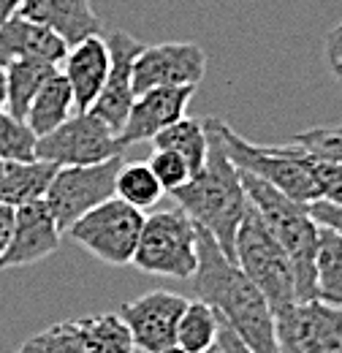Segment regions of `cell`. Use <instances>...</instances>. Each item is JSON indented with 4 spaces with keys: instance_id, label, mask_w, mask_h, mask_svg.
I'll list each match as a JSON object with an SVG mask.
<instances>
[{
    "instance_id": "f546056e",
    "label": "cell",
    "mask_w": 342,
    "mask_h": 353,
    "mask_svg": "<svg viewBox=\"0 0 342 353\" xmlns=\"http://www.w3.org/2000/svg\"><path fill=\"white\" fill-rule=\"evenodd\" d=\"M41 348L43 353H85L82 337L74 326V321H60L41 332Z\"/></svg>"
},
{
    "instance_id": "8d00e7d4",
    "label": "cell",
    "mask_w": 342,
    "mask_h": 353,
    "mask_svg": "<svg viewBox=\"0 0 342 353\" xmlns=\"http://www.w3.org/2000/svg\"><path fill=\"white\" fill-rule=\"evenodd\" d=\"M14 353H43V348H41V334H33V337H28L19 348Z\"/></svg>"
},
{
    "instance_id": "4fadbf2b",
    "label": "cell",
    "mask_w": 342,
    "mask_h": 353,
    "mask_svg": "<svg viewBox=\"0 0 342 353\" xmlns=\"http://www.w3.org/2000/svg\"><path fill=\"white\" fill-rule=\"evenodd\" d=\"M109 44V54H112V68L106 77V85L101 90L98 101L92 103V114H98L112 131L120 136L128 112L136 101L133 92V63L141 54L144 44L136 41L133 36H128L125 30H112L109 36H103Z\"/></svg>"
},
{
    "instance_id": "8fae6325",
    "label": "cell",
    "mask_w": 342,
    "mask_h": 353,
    "mask_svg": "<svg viewBox=\"0 0 342 353\" xmlns=\"http://www.w3.org/2000/svg\"><path fill=\"white\" fill-rule=\"evenodd\" d=\"M207 74V54L193 41L144 46L133 63V92L158 88H199Z\"/></svg>"
},
{
    "instance_id": "7c38bea8",
    "label": "cell",
    "mask_w": 342,
    "mask_h": 353,
    "mask_svg": "<svg viewBox=\"0 0 342 353\" xmlns=\"http://www.w3.org/2000/svg\"><path fill=\"white\" fill-rule=\"evenodd\" d=\"M190 299L171 291H147L144 296L120 305L117 315L128 326L133 345L144 353H158L177 345V326Z\"/></svg>"
},
{
    "instance_id": "ab89813d",
    "label": "cell",
    "mask_w": 342,
    "mask_h": 353,
    "mask_svg": "<svg viewBox=\"0 0 342 353\" xmlns=\"http://www.w3.org/2000/svg\"><path fill=\"white\" fill-rule=\"evenodd\" d=\"M158 353H185L179 345H171V348H163V351H158Z\"/></svg>"
},
{
    "instance_id": "7402d4cb",
    "label": "cell",
    "mask_w": 342,
    "mask_h": 353,
    "mask_svg": "<svg viewBox=\"0 0 342 353\" xmlns=\"http://www.w3.org/2000/svg\"><path fill=\"white\" fill-rule=\"evenodd\" d=\"M315 299L332 307H342V236L321 225L315 256Z\"/></svg>"
},
{
    "instance_id": "f35d334b",
    "label": "cell",
    "mask_w": 342,
    "mask_h": 353,
    "mask_svg": "<svg viewBox=\"0 0 342 353\" xmlns=\"http://www.w3.org/2000/svg\"><path fill=\"white\" fill-rule=\"evenodd\" d=\"M329 65H332L334 79H337V82H342V60H337V63H329Z\"/></svg>"
},
{
    "instance_id": "4316f807",
    "label": "cell",
    "mask_w": 342,
    "mask_h": 353,
    "mask_svg": "<svg viewBox=\"0 0 342 353\" xmlns=\"http://www.w3.org/2000/svg\"><path fill=\"white\" fill-rule=\"evenodd\" d=\"M36 133L22 120L0 112V161L3 163H28L36 161Z\"/></svg>"
},
{
    "instance_id": "e575fe53",
    "label": "cell",
    "mask_w": 342,
    "mask_h": 353,
    "mask_svg": "<svg viewBox=\"0 0 342 353\" xmlns=\"http://www.w3.org/2000/svg\"><path fill=\"white\" fill-rule=\"evenodd\" d=\"M11 228H14V207L0 201V256L8 245V239H11Z\"/></svg>"
},
{
    "instance_id": "1f68e13d",
    "label": "cell",
    "mask_w": 342,
    "mask_h": 353,
    "mask_svg": "<svg viewBox=\"0 0 342 353\" xmlns=\"http://www.w3.org/2000/svg\"><path fill=\"white\" fill-rule=\"evenodd\" d=\"M307 212H310V218L318 223L321 228H329V231H334V234L342 236V207L318 199V201L307 204Z\"/></svg>"
},
{
    "instance_id": "f1b7e54d",
    "label": "cell",
    "mask_w": 342,
    "mask_h": 353,
    "mask_svg": "<svg viewBox=\"0 0 342 353\" xmlns=\"http://www.w3.org/2000/svg\"><path fill=\"white\" fill-rule=\"evenodd\" d=\"M291 141L304 147L312 158L342 163V125H337V128H310L304 133H296Z\"/></svg>"
},
{
    "instance_id": "d4e9b609",
    "label": "cell",
    "mask_w": 342,
    "mask_h": 353,
    "mask_svg": "<svg viewBox=\"0 0 342 353\" xmlns=\"http://www.w3.org/2000/svg\"><path fill=\"white\" fill-rule=\"evenodd\" d=\"M114 199H120L128 207L144 212V210L155 207L163 199V188H161L158 176L152 174L147 161H130V163H123V169L117 174Z\"/></svg>"
},
{
    "instance_id": "b9f144b4",
    "label": "cell",
    "mask_w": 342,
    "mask_h": 353,
    "mask_svg": "<svg viewBox=\"0 0 342 353\" xmlns=\"http://www.w3.org/2000/svg\"><path fill=\"white\" fill-rule=\"evenodd\" d=\"M3 166H6V163H3V161H0V179H3Z\"/></svg>"
},
{
    "instance_id": "836d02e7",
    "label": "cell",
    "mask_w": 342,
    "mask_h": 353,
    "mask_svg": "<svg viewBox=\"0 0 342 353\" xmlns=\"http://www.w3.org/2000/svg\"><path fill=\"white\" fill-rule=\"evenodd\" d=\"M326 57H329V63L342 60V19L329 30V36H326Z\"/></svg>"
},
{
    "instance_id": "277c9868",
    "label": "cell",
    "mask_w": 342,
    "mask_h": 353,
    "mask_svg": "<svg viewBox=\"0 0 342 353\" xmlns=\"http://www.w3.org/2000/svg\"><path fill=\"white\" fill-rule=\"evenodd\" d=\"M242 185L250 207L258 212L272 236L283 245L294 264L296 277V302L315 299V256H318V223L310 218L307 207L288 199L277 188L256 176L242 174Z\"/></svg>"
},
{
    "instance_id": "83f0119b",
    "label": "cell",
    "mask_w": 342,
    "mask_h": 353,
    "mask_svg": "<svg viewBox=\"0 0 342 353\" xmlns=\"http://www.w3.org/2000/svg\"><path fill=\"white\" fill-rule=\"evenodd\" d=\"M147 163H150L152 174L158 176L163 193H174V190L185 188L193 179V169L177 152H169V150H155Z\"/></svg>"
},
{
    "instance_id": "d6a6232c",
    "label": "cell",
    "mask_w": 342,
    "mask_h": 353,
    "mask_svg": "<svg viewBox=\"0 0 342 353\" xmlns=\"http://www.w3.org/2000/svg\"><path fill=\"white\" fill-rule=\"evenodd\" d=\"M217 348H220V353H253L231 332V326L223 323V321H220V329H217Z\"/></svg>"
},
{
    "instance_id": "60d3db41",
    "label": "cell",
    "mask_w": 342,
    "mask_h": 353,
    "mask_svg": "<svg viewBox=\"0 0 342 353\" xmlns=\"http://www.w3.org/2000/svg\"><path fill=\"white\" fill-rule=\"evenodd\" d=\"M204 353H220V348H217V345H212L210 351H204Z\"/></svg>"
},
{
    "instance_id": "d6986e66",
    "label": "cell",
    "mask_w": 342,
    "mask_h": 353,
    "mask_svg": "<svg viewBox=\"0 0 342 353\" xmlns=\"http://www.w3.org/2000/svg\"><path fill=\"white\" fill-rule=\"evenodd\" d=\"M54 174H57V166L39 158L28 163H6L3 179H0V201L14 210L33 201H43Z\"/></svg>"
},
{
    "instance_id": "6da1fadb",
    "label": "cell",
    "mask_w": 342,
    "mask_h": 353,
    "mask_svg": "<svg viewBox=\"0 0 342 353\" xmlns=\"http://www.w3.org/2000/svg\"><path fill=\"white\" fill-rule=\"evenodd\" d=\"M199 266L190 277L199 302L210 305L223 323L250 348L253 353H280L274 312L266 296L245 277V272L223 256L210 231L199 225L196 236Z\"/></svg>"
},
{
    "instance_id": "8992f818",
    "label": "cell",
    "mask_w": 342,
    "mask_h": 353,
    "mask_svg": "<svg viewBox=\"0 0 342 353\" xmlns=\"http://www.w3.org/2000/svg\"><path fill=\"white\" fill-rule=\"evenodd\" d=\"M196 236H199V225L179 207L144 215L141 236L130 264L144 274L190 280L199 266Z\"/></svg>"
},
{
    "instance_id": "4dcf8cb0",
    "label": "cell",
    "mask_w": 342,
    "mask_h": 353,
    "mask_svg": "<svg viewBox=\"0 0 342 353\" xmlns=\"http://www.w3.org/2000/svg\"><path fill=\"white\" fill-rule=\"evenodd\" d=\"M312 169H315V179L321 188V199L342 207V163L312 158Z\"/></svg>"
},
{
    "instance_id": "52a82bcc",
    "label": "cell",
    "mask_w": 342,
    "mask_h": 353,
    "mask_svg": "<svg viewBox=\"0 0 342 353\" xmlns=\"http://www.w3.org/2000/svg\"><path fill=\"white\" fill-rule=\"evenodd\" d=\"M141 225L144 212L133 210L120 199H109L79 218L66 234L98 261L109 266H128L141 236Z\"/></svg>"
},
{
    "instance_id": "ac0fdd59",
    "label": "cell",
    "mask_w": 342,
    "mask_h": 353,
    "mask_svg": "<svg viewBox=\"0 0 342 353\" xmlns=\"http://www.w3.org/2000/svg\"><path fill=\"white\" fill-rule=\"evenodd\" d=\"M68 46L63 44L52 30L25 19L11 17L6 25H0V68L17 63V60H41L49 65L63 63Z\"/></svg>"
},
{
    "instance_id": "2e32d148",
    "label": "cell",
    "mask_w": 342,
    "mask_h": 353,
    "mask_svg": "<svg viewBox=\"0 0 342 353\" xmlns=\"http://www.w3.org/2000/svg\"><path fill=\"white\" fill-rule=\"evenodd\" d=\"M109 68H112V54H109V44L101 33L68 46V52L60 63V74L66 77L68 88L74 92L77 112L92 109V103L98 101L101 90L106 85Z\"/></svg>"
},
{
    "instance_id": "603a6c76",
    "label": "cell",
    "mask_w": 342,
    "mask_h": 353,
    "mask_svg": "<svg viewBox=\"0 0 342 353\" xmlns=\"http://www.w3.org/2000/svg\"><path fill=\"white\" fill-rule=\"evenodd\" d=\"M85 353H133V337L128 326L117 312H101V315H85L74 321Z\"/></svg>"
},
{
    "instance_id": "484cf974",
    "label": "cell",
    "mask_w": 342,
    "mask_h": 353,
    "mask_svg": "<svg viewBox=\"0 0 342 353\" xmlns=\"http://www.w3.org/2000/svg\"><path fill=\"white\" fill-rule=\"evenodd\" d=\"M217 329H220V318L210 305L193 299L188 302V307L179 318L177 326V345L185 353H204L212 345H217Z\"/></svg>"
},
{
    "instance_id": "9a60e30c",
    "label": "cell",
    "mask_w": 342,
    "mask_h": 353,
    "mask_svg": "<svg viewBox=\"0 0 342 353\" xmlns=\"http://www.w3.org/2000/svg\"><path fill=\"white\" fill-rule=\"evenodd\" d=\"M193 95H196V88H158L136 95L128 120L117 136L123 150H128L130 144L152 141L161 131L182 120Z\"/></svg>"
},
{
    "instance_id": "3957f363",
    "label": "cell",
    "mask_w": 342,
    "mask_h": 353,
    "mask_svg": "<svg viewBox=\"0 0 342 353\" xmlns=\"http://www.w3.org/2000/svg\"><path fill=\"white\" fill-rule=\"evenodd\" d=\"M207 123L220 136L231 163L242 174H250L272 188H277L280 193H285L288 199L299 201L304 207L321 199V188H318L315 169H312V155L304 147L294 144V141L263 147V144H256V141L239 136L220 117H207Z\"/></svg>"
},
{
    "instance_id": "7a4b0ae2",
    "label": "cell",
    "mask_w": 342,
    "mask_h": 353,
    "mask_svg": "<svg viewBox=\"0 0 342 353\" xmlns=\"http://www.w3.org/2000/svg\"><path fill=\"white\" fill-rule=\"evenodd\" d=\"M204 128L210 136L207 161L185 188L174 190L171 196L190 221L210 231L223 256L234 261L237 231L245 221L250 201L242 185V172L231 163L220 136L210 128L207 120H204Z\"/></svg>"
},
{
    "instance_id": "44dd1931",
    "label": "cell",
    "mask_w": 342,
    "mask_h": 353,
    "mask_svg": "<svg viewBox=\"0 0 342 353\" xmlns=\"http://www.w3.org/2000/svg\"><path fill=\"white\" fill-rule=\"evenodd\" d=\"M60 68L41 60H17L6 65V112L25 123L28 109L39 90L46 85L49 77H54Z\"/></svg>"
},
{
    "instance_id": "5b68a950",
    "label": "cell",
    "mask_w": 342,
    "mask_h": 353,
    "mask_svg": "<svg viewBox=\"0 0 342 353\" xmlns=\"http://www.w3.org/2000/svg\"><path fill=\"white\" fill-rule=\"evenodd\" d=\"M234 264L245 272V277L266 296L272 312L291 307L296 302V277L294 264L283 245L272 236L253 207H248L245 221L237 231L234 242Z\"/></svg>"
},
{
    "instance_id": "74e56055",
    "label": "cell",
    "mask_w": 342,
    "mask_h": 353,
    "mask_svg": "<svg viewBox=\"0 0 342 353\" xmlns=\"http://www.w3.org/2000/svg\"><path fill=\"white\" fill-rule=\"evenodd\" d=\"M6 109V68H0V112Z\"/></svg>"
},
{
    "instance_id": "ffe728a7",
    "label": "cell",
    "mask_w": 342,
    "mask_h": 353,
    "mask_svg": "<svg viewBox=\"0 0 342 353\" xmlns=\"http://www.w3.org/2000/svg\"><path fill=\"white\" fill-rule=\"evenodd\" d=\"M77 114V106H74V92L68 88L66 77L57 71L54 77L46 79V85L39 90V95L33 98L30 109H28V117H25V125L36 133V139H41L46 133L57 131L66 120H71Z\"/></svg>"
},
{
    "instance_id": "9c48e42d",
    "label": "cell",
    "mask_w": 342,
    "mask_h": 353,
    "mask_svg": "<svg viewBox=\"0 0 342 353\" xmlns=\"http://www.w3.org/2000/svg\"><path fill=\"white\" fill-rule=\"evenodd\" d=\"M123 152L125 150H123L117 133L92 112H77L57 131L46 133L36 141V158L54 163L57 169L95 166V163H103Z\"/></svg>"
},
{
    "instance_id": "5bb4252c",
    "label": "cell",
    "mask_w": 342,
    "mask_h": 353,
    "mask_svg": "<svg viewBox=\"0 0 342 353\" xmlns=\"http://www.w3.org/2000/svg\"><path fill=\"white\" fill-rule=\"evenodd\" d=\"M60 234H63L60 225L43 201L17 207L11 239L0 256V272L39 264L43 259H49L60 248Z\"/></svg>"
},
{
    "instance_id": "ba28073f",
    "label": "cell",
    "mask_w": 342,
    "mask_h": 353,
    "mask_svg": "<svg viewBox=\"0 0 342 353\" xmlns=\"http://www.w3.org/2000/svg\"><path fill=\"white\" fill-rule=\"evenodd\" d=\"M123 163H125V158L117 155V158H109L95 166L57 169V174L43 196V204L54 215L60 231H68L79 218H85L87 212H92L103 201L114 199V182H117Z\"/></svg>"
},
{
    "instance_id": "e0dca14e",
    "label": "cell",
    "mask_w": 342,
    "mask_h": 353,
    "mask_svg": "<svg viewBox=\"0 0 342 353\" xmlns=\"http://www.w3.org/2000/svg\"><path fill=\"white\" fill-rule=\"evenodd\" d=\"M17 14L52 30L66 46L101 33V19L90 0H22Z\"/></svg>"
},
{
    "instance_id": "cb8c5ba5",
    "label": "cell",
    "mask_w": 342,
    "mask_h": 353,
    "mask_svg": "<svg viewBox=\"0 0 342 353\" xmlns=\"http://www.w3.org/2000/svg\"><path fill=\"white\" fill-rule=\"evenodd\" d=\"M152 147L177 152L196 174L204 166L207 150H210V136H207V128H204V120H193V117L177 120L174 125H169L166 131H161L152 139Z\"/></svg>"
},
{
    "instance_id": "30bf717a",
    "label": "cell",
    "mask_w": 342,
    "mask_h": 353,
    "mask_svg": "<svg viewBox=\"0 0 342 353\" xmlns=\"http://www.w3.org/2000/svg\"><path fill=\"white\" fill-rule=\"evenodd\" d=\"M280 353H342V307L294 302L274 312Z\"/></svg>"
},
{
    "instance_id": "d590c367",
    "label": "cell",
    "mask_w": 342,
    "mask_h": 353,
    "mask_svg": "<svg viewBox=\"0 0 342 353\" xmlns=\"http://www.w3.org/2000/svg\"><path fill=\"white\" fill-rule=\"evenodd\" d=\"M22 0H0V25H6L11 17H17Z\"/></svg>"
}]
</instances>
